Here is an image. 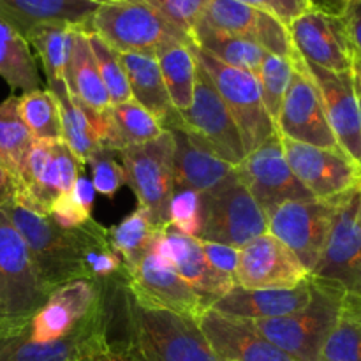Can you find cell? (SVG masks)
<instances>
[{
    "instance_id": "cell-4",
    "label": "cell",
    "mask_w": 361,
    "mask_h": 361,
    "mask_svg": "<svg viewBox=\"0 0 361 361\" xmlns=\"http://www.w3.org/2000/svg\"><path fill=\"white\" fill-rule=\"evenodd\" d=\"M88 30L97 34L116 53H154L166 46L194 42L166 21L147 0H116L102 4L92 16Z\"/></svg>"
},
{
    "instance_id": "cell-10",
    "label": "cell",
    "mask_w": 361,
    "mask_h": 361,
    "mask_svg": "<svg viewBox=\"0 0 361 361\" xmlns=\"http://www.w3.org/2000/svg\"><path fill=\"white\" fill-rule=\"evenodd\" d=\"M310 275L356 291L361 286V185L334 197V219L319 263Z\"/></svg>"
},
{
    "instance_id": "cell-45",
    "label": "cell",
    "mask_w": 361,
    "mask_h": 361,
    "mask_svg": "<svg viewBox=\"0 0 361 361\" xmlns=\"http://www.w3.org/2000/svg\"><path fill=\"white\" fill-rule=\"evenodd\" d=\"M238 2H243L254 9H259L270 16L277 18L286 27H289L303 13L312 9L309 0H238Z\"/></svg>"
},
{
    "instance_id": "cell-17",
    "label": "cell",
    "mask_w": 361,
    "mask_h": 361,
    "mask_svg": "<svg viewBox=\"0 0 361 361\" xmlns=\"http://www.w3.org/2000/svg\"><path fill=\"white\" fill-rule=\"evenodd\" d=\"M295 51L331 73H349L355 48L342 18L309 9L288 27Z\"/></svg>"
},
{
    "instance_id": "cell-5",
    "label": "cell",
    "mask_w": 361,
    "mask_h": 361,
    "mask_svg": "<svg viewBox=\"0 0 361 361\" xmlns=\"http://www.w3.org/2000/svg\"><path fill=\"white\" fill-rule=\"evenodd\" d=\"M48 298L23 238L0 212V331L27 328Z\"/></svg>"
},
{
    "instance_id": "cell-16",
    "label": "cell",
    "mask_w": 361,
    "mask_h": 361,
    "mask_svg": "<svg viewBox=\"0 0 361 361\" xmlns=\"http://www.w3.org/2000/svg\"><path fill=\"white\" fill-rule=\"evenodd\" d=\"M286 159L314 200H331L361 185V169L344 150H328L281 136Z\"/></svg>"
},
{
    "instance_id": "cell-44",
    "label": "cell",
    "mask_w": 361,
    "mask_h": 361,
    "mask_svg": "<svg viewBox=\"0 0 361 361\" xmlns=\"http://www.w3.org/2000/svg\"><path fill=\"white\" fill-rule=\"evenodd\" d=\"M88 164H92V185L95 192L113 197L122 183H126V171L118 159V152L101 148L92 155Z\"/></svg>"
},
{
    "instance_id": "cell-22",
    "label": "cell",
    "mask_w": 361,
    "mask_h": 361,
    "mask_svg": "<svg viewBox=\"0 0 361 361\" xmlns=\"http://www.w3.org/2000/svg\"><path fill=\"white\" fill-rule=\"evenodd\" d=\"M201 21L226 34L256 42L271 55L284 59H293L296 55L286 25L277 18L238 0H210Z\"/></svg>"
},
{
    "instance_id": "cell-12",
    "label": "cell",
    "mask_w": 361,
    "mask_h": 361,
    "mask_svg": "<svg viewBox=\"0 0 361 361\" xmlns=\"http://www.w3.org/2000/svg\"><path fill=\"white\" fill-rule=\"evenodd\" d=\"M291 60L295 63V73L289 81L281 113L275 122L279 134L303 145L338 150L341 147L328 123L319 90L307 69L305 60L298 53Z\"/></svg>"
},
{
    "instance_id": "cell-14",
    "label": "cell",
    "mask_w": 361,
    "mask_h": 361,
    "mask_svg": "<svg viewBox=\"0 0 361 361\" xmlns=\"http://www.w3.org/2000/svg\"><path fill=\"white\" fill-rule=\"evenodd\" d=\"M180 116L200 140H203L222 161L231 164L233 168L245 159L247 154L238 126L226 102L222 101L212 78L200 63L192 104L187 111L180 113Z\"/></svg>"
},
{
    "instance_id": "cell-19",
    "label": "cell",
    "mask_w": 361,
    "mask_h": 361,
    "mask_svg": "<svg viewBox=\"0 0 361 361\" xmlns=\"http://www.w3.org/2000/svg\"><path fill=\"white\" fill-rule=\"evenodd\" d=\"M150 252L171 267L187 284L212 303L236 286L235 279L212 268L201 250L200 240L176 231L173 226L155 231Z\"/></svg>"
},
{
    "instance_id": "cell-52",
    "label": "cell",
    "mask_w": 361,
    "mask_h": 361,
    "mask_svg": "<svg viewBox=\"0 0 361 361\" xmlns=\"http://www.w3.org/2000/svg\"><path fill=\"white\" fill-rule=\"evenodd\" d=\"M14 197V187L13 182H11L9 175L4 169L2 162H0V207L7 201H11Z\"/></svg>"
},
{
    "instance_id": "cell-36",
    "label": "cell",
    "mask_w": 361,
    "mask_h": 361,
    "mask_svg": "<svg viewBox=\"0 0 361 361\" xmlns=\"http://www.w3.org/2000/svg\"><path fill=\"white\" fill-rule=\"evenodd\" d=\"M321 361H361V307L345 291L341 314L321 351Z\"/></svg>"
},
{
    "instance_id": "cell-57",
    "label": "cell",
    "mask_w": 361,
    "mask_h": 361,
    "mask_svg": "<svg viewBox=\"0 0 361 361\" xmlns=\"http://www.w3.org/2000/svg\"><path fill=\"white\" fill-rule=\"evenodd\" d=\"M356 85V83H355ZM356 94H358V101H360V109H361V92L356 88ZM360 169H361V162H360Z\"/></svg>"
},
{
    "instance_id": "cell-2",
    "label": "cell",
    "mask_w": 361,
    "mask_h": 361,
    "mask_svg": "<svg viewBox=\"0 0 361 361\" xmlns=\"http://www.w3.org/2000/svg\"><path fill=\"white\" fill-rule=\"evenodd\" d=\"M310 302L300 312L252 321L261 335L296 361H321V351L341 314L345 288L309 275Z\"/></svg>"
},
{
    "instance_id": "cell-25",
    "label": "cell",
    "mask_w": 361,
    "mask_h": 361,
    "mask_svg": "<svg viewBox=\"0 0 361 361\" xmlns=\"http://www.w3.org/2000/svg\"><path fill=\"white\" fill-rule=\"evenodd\" d=\"M310 302L309 277L291 289H243L235 286L210 309L242 319H271L300 312Z\"/></svg>"
},
{
    "instance_id": "cell-13",
    "label": "cell",
    "mask_w": 361,
    "mask_h": 361,
    "mask_svg": "<svg viewBox=\"0 0 361 361\" xmlns=\"http://www.w3.org/2000/svg\"><path fill=\"white\" fill-rule=\"evenodd\" d=\"M235 171L264 214L286 201L314 200L289 168L279 130L247 154Z\"/></svg>"
},
{
    "instance_id": "cell-39",
    "label": "cell",
    "mask_w": 361,
    "mask_h": 361,
    "mask_svg": "<svg viewBox=\"0 0 361 361\" xmlns=\"http://www.w3.org/2000/svg\"><path fill=\"white\" fill-rule=\"evenodd\" d=\"M109 115L115 127L118 152L134 145L148 143L164 133L161 122L134 101L111 106Z\"/></svg>"
},
{
    "instance_id": "cell-35",
    "label": "cell",
    "mask_w": 361,
    "mask_h": 361,
    "mask_svg": "<svg viewBox=\"0 0 361 361\" xmlns=\"http://www.w3.org/2000/svg\"><path fill=\"white\" fill-rule=\"evenodd\" d=\"M74 28L78 27L49 23L37 27L28 35V44L35 49V53L41 59L48 87L66 83L63 73H66L71 44H73Z\"/></svg>"
},
{
    "instance_id": "cell-55",
    "label": "cell",
    "mask_w": 361,
    "mask_h": 361,
    "mask_svg": "<svg viewBox=\"0 0 361 361\" xmlns=\"http://www.w3.org/2000/svg\"><path fill=\"white\" fill-rule=\"evenodd\" d=\"M88 2H94V4H99V6H102V4H109V2H116V0H88Z\"/></svg>"
},
{
    "instance_id": "cell-24",
    "label": "cell",
    "mask_w": 361,
    "mask_h": 361,
    "mask_svg": "<svg viewBox=\"0 0 361 361\" xmlns=\"http://www.w3.org/2000/svg\"><path fill=\"white\" fill-rule=\"evenodd\" d=\"M101 298V284L90 279H76L49 295L28 324V341L37 344L59 341L69 334L74 324L87 316Z\"/></svg>"
},
{
    "instance_id": "cell-50",
    "label": "cell",
    "mask_w": 361,
    "mask_h": 361,
    "mask_svg": "<svg viewBox=\"0 0 361 361\" xmlns=\"http://www.w3.org/2000/svg\"><path fill=\"white\" fill-rule=\"evenodd\" d=\"M71 194H73L74 201H76L78 204H80L81 208H83L87 214H90L92 212V207H94V196H95V189L94 185H92L90 180L87 178L85 175L78 176L76 178V183H74L73 190H71Z\"/></svg>"
},
{
    "instance_id": "cell-32",
    "label": "cell",
    "mask_w": 361,
    "mask_h": 361,
    "mask_svg": "<svg viewBox=\"0 0 361 361\" xmlns=\"http://www.w3.org/2000/svg\"><path fill=\"white\" fill-rule=\"evenodd\" d=\"M190 44L176 42L157 51V62L161 67L162 80L168 90L169 101L175 111L183 113L190 108L196 87L197 62Z\"/></svg>"
},
{
    "instance_id": "cell-30",
    "label": "cell",
    "mask_w": 361,
    "mask_h": 361,
    "mask_svg": "<svg viewBox=\"0 0 361 361\" xmlns=\"http://www.w3.org/2000/svg\"><path fill=\"white\" fill-rule=\"evenodd\" d=\"M73 238L85 279L102 284L123 277L129 271L120 254L109 242V229L92 217L83 226L73 229Z\"/></svg>"
},
{
    "instance_id": "cell-29",
    "label": "cell",
    "mask_w": 361,
    "mask_h": 361,
    "mask_svg": "<svg viewBox=\"0 0 361 361\" xmlns=\"http://www.w3.org/2000/svg\"><path fill=\"white\" fill-rule=\"evenodd\" d=\"M120 62L129 80L133 101L143 106L159 122H164L175 113L161 67L154 53H118Z\"/></svg>"
},
{
    "instance_id": "cell-28",
    "label": "cell",
    "mask_w": 361,
    "mask_h": 361,
    "mask_svg": "<svg viewBox=\"0 0 361 361\" xmlns=\"http://www.w3.org/2000/svg\"><path fill=\"white\" fill-rule=\"evenodd\" d=\"M67 90L78 101L85 102L95 111H108L111 108L109 95L99 74L94 53L88 44L87 30L81 27L74 28L73 44H71L69 59H67L66 73Z\"/></svg>"
},
{
    "instance_id": "cell-31",
    "label": "cell",
    "mask_w": 361,
    "mask_h": 361,
    "mask_svg": "<svg viewBox=\"0 0 361 361\" xmlns=\"http://www.w3.org/2000/svg\"><path fill=\"white\" fill-rule=\"evenodd\" d=\"M32 145L34 137L21 120L18 97L9 95L0 102V162L13 182L14 190L21 182Z\"/></svg>"
},
{
    "instance_id": "cell-41",
    "label": "cell",
    "mask_w": 361,
    "mask_h": 361,
    "mask_svg": "<svg viewBox=\"0 0 361 361\" xmlns=\"http://www.w3.org/2000/svg\"><path fill=\"white\" fill-rule=\"evenodd\" d=\"M293 73H295V63L291 59L271 55V53H267L259 67L257 81H259L261 97H263L264 108L274 122H277L279 118Z\"/></svg>"
},
{
    "instance_id": "cell-15",
    "label": "cell",
    "mask_w": 361,
    "mask_h": 361,
    "mask_svg": "<svg viewBox=\"0 0 361 361\" xmlns=\"http://www.w3.org/2000/svg\"><path fill=\"white\" fill-rule=\"evenodd\" d=\"M127 288L136 303L145 309L169 310L194 321L212 307L210 300L201 296L171 267L152 252H148L134 270H129Z\"/></svg>"
},
{
    "instance_id": "cell-43",
    "label": "cell",
    "mask_w": 361,
    "mask_h": 361,
    "mask_svg": "<svg viewBox=\"0 0 361 361\" xmlns=\"http://www.w3.org/2000/svg\"><path fill=\"white\" fill-rule=\"evenodd\" d=\"M169 226L187 236L197 238L201 229V194L175 187L169 203Z\"/></svg>"
},
{
    "instance_id": "cell-1",
    "label": "cell",
    "mask_w": 361,
    "mask_h": 361,
    "mask_svg": "<svg viewBox=\"0 0 361 361\" xmlns=\"http://www.w3.org/2000/svg\"><path fill=\"white\" fill-rule=\"evenodd\" d=\"M127 277L101 284L115 355L123 361H219L197 321L141 307L127 288Z\"/></svg>"
},
{
    "instance_id": "cell-18",
    "label": "cell",
    "mask_w": 361,
    "mask_h": 361,
    "mask_svg": "<svg viewBox=\"0 0 361 361\" xmlns=\"http://www.w3.org/2000/svg\"><path fill=\"white\" fill-rule=\"evenodd\" d=\"M309 275L281 240L264 233L240 249L235 284L243 289H291Z\"/></svg>"
},
{
    "instance_id": "cell-51",
    "label": "cell",
    "mask_w": 361,
    "mask_h": 361,
    "mask_svg": "<svg viewBox=\"0 0 361 361\" xmlns=\"http://www.w3.org/2000/svg\"><path fill=\"white\" fill-rule=\"evenodd\" d=\"M353 0H309L310 7L316 11H321L324 14H330V16H338L342 18L348 11V7L351 6Z\"/></svg>"
},
{
    "instance_id": "cell-33",
    "label": "cell",
    "mask_w": 361,
    "mask_h": 361,
    "mask_svg": "<svg viewBox=\"0 0 361 361\" xmlns=\"http://www.w3.org/2000/svg\"><path fill=\"white\" fill-rule=\"evenodd\" d=\"M0 78L13 90L23 94L37 90L39 78L37 62L34 59L30 44L23 35L0 20Z\"/></svg>"
},
{
    "instance_id": "cell-54",
    "label": "cell",
    "mask_w": 361,
    "mask_h": 361,
    "mask_svg": "<svg viewBox=\"0 0 361 361\" xmlns=\"http://www.w3.org/2000/svg\"><path fill=\"white\" fill-rule=\"evenodd\" d=\"M85 361H123V360L120 358L118 355H115L113 351H108V353H102V355L94 356V358H88Z\"/></svg>"
},
{
    "instance_id": "cell-8",
    "label": "cell",
    "mask_w": 361,
    "mask_h": 361,
    "mask_svg": "<svg viewBox=\"0 0 361 361\" xmlns=\"http://www.w3.org/2000/svg\"><path fill=\"white\" fill-rule=\"evenodd\" d=\"M190 49L231 111L242 134L245 154L259 148L268 137L277 133V126L264 108L256 74L221 62L194 42Z\"/></svg>"
},
{
    "instance_id": "cell-26",
    "label": "cell",
    "mask_w": 361,
    "mask_h": 361,
    "mask_svg": "<svg viewBox=\"0 0 361 361\" xmlns=\"http://www.w3.org/2000/svg\"><path fill=\"white\" fill-rule=\"evenodd\" d=\"M97 7L88 0H0V20L28 39L35 28L49 23L88 30Z\"/></svg>"
},
{
    "instance_id": "cell-47",
    "label": "cell",
    "mask_w": 361,
    "mask_h": 361,
    "mask_svg": "<svg viewBox=\"0 0 361 361\" xmlns=\"http://www.w3.org/2000/svg\"><path fill=\"white\" fill-rule=\"evenodd\" d=\"M200 245L204 257H207V261L212 264V268H215V270L221 271V274L228 275V277L235 279V270L236 267H238L240 259L238 249L224 245V243L204 242V240H200Z\"/></svg>"
},
{
    "instance_id": "cell-37",
    "label": "cell",
    "mask_w": 361,
    "mask_h": 361,
    "mask_svg": "<svg viewBox=\"0 0 361 361\" xmlns=\"http://www.w3.org/2000/svg\"><path fill=\"white\" fill-rule=\"evenodd\" d=\"M154 235V224L145 208L141 207H137L118 226L109 228V242L129 270H134L141 263V259L150 252Z\"/></svg>"
},
{
    "instance_id": "cell-27",
    "label": "cell",
    "mask_w": 361,
    "mask_h": 361,
    "mask_svg": "<svg viewBox=\"0 0 361 361\" xmlns=\"http://www.w3.org/2000/svg\"><path fill=\"white\" fill-rule=\"evenodd\" d=\"M51 143L53 141H34L21 182L13 197L14 203L37 215H49L56 197L62 196Z\"/></svg>"
},
{
    "instance_id": "cell-20",
    "label": "cell",
    "mask_w": 361,
    "mask_h": 361,
    "mask_svg": "<svg viewBox=\"0 0 361 361\" xmlns=\"http://www.w3.org/2000/svg\"><path fill=\"white\" fill-rule=\"evenodd\" d=\"M161 126L171 134L173 145H175V152H173L175 187H183V189L204 194L224 182L235 171L231 164L222 161L203 140H200L187 127L178 111L173 113Z\"/></svg>"
},
{
    "instance_id": "cell-46",
    "label": "cell",
    "mask_w": 361,
    "mask_h": 361,
    "mask_svg": "<svg viewBox=\"0 0 361 361\" xmlns=\"http://www.w3.org/2000/svg\"><path fill=\"white\" fill-rule=\"evenodd\" d=\"M49 219L62 229H76L90 219V214H87L69 192L56 197L49 210Z\"/></svg>"
},
{
    "instance_id": "cell-42",
    "label": "cell",
    "mask_w": 361,
    "mask_h": 361,
    "mask_svg": "<svg viewBox=\"0 0 361 361\" xmlns=\"http://www.w3.org/2000/svg\"><path fill=\"white\" fill-rule=\"evenodd\" d=\"M166 21L192 39L194 30L204 18L210 0H147Z\"/></svg>"
},
{
    "instance_id": "cell-3",
    "label": "cell",
    "mask_w": 361,
    "mask_h": 361,
    "mask_svg": "<svg viewBox=\"0 0 361 361\" xmlns=\"http://www.w3.org/2000/svg\"><path fill=\"white\" fill-rule=\"evenodd\" d=\"M0 212L9 219L27 245L32 264L46 295H51L63 284L85 279L83 267L74 245L73 229H62L49 219L37 215L14 203H4Z\"/></svg>"
},
{
    "instance_id": "cell-48",
    "label": "cell",
    "mask_w": 361,
    "mask_h": 361,
    "mask_svg": "<svg viewBox=\"0 0 361 361\" xmlns=\"http://www.w3.org/2000/svg\"><path fill=\"white\" fill-rule=\"evenodd\" d=\"M53 157L56 161V168H59V178H60V190L62 194H69L73 190L74 183L78 178V161L67 145L63 141H53Z\"/></svg>"
},
{
    "instance_id": "cell-38",
    "label": "cell",
    "mask_w": 361,
    "mask_h": 361,
    "mask_svg": "<svg viewBox=\"0 0 361 361\" xmlns=\"http://www.w3.org/2000/svg\"><path fill=\"white\" fill-rule=\"evenodd\" d=\"M18 109L34 141H62L59 104L51 92H27L18 97Z\"/></svg>"
},
{
    "instance_id": "cell-23",
    "label": "cell",
    "mask_w": 361,
    "mask_h": 361,
    "mask_svg": "<svg viewBox=\"0 0 361 361\" xmlns=\"http://www.w3.org/2000/svg\"><path fill=\"white\" fill-rule=\"evenodd\" d=\"M197 324L219 361H296L267 341L250 319L208 309Z\"/></svg>"
},
{
    "instance_id": "cell-7",
    "label": "cell",
    "mask_w": 361,
    "mask_h": 361,
    "mask_svg": "<svg viewBox=\"0 0 361 361\" xmlns=\"http://www.w3.org/2000/svg\"><path fill=\"white\" fill-rule=\"evenodd\" d=\"M173 137L168 130L155 140L118 152L126 171V183L137 196V207L145 208L155 231L169 226V203L175 190Z\"/></svg>"
},
{
    "instance_id": "cell-53",
    "label": "cell",
    "mask_w": 361,
    "mask_h": 361,
    "mask_svg": "<svg viewBox=\"0 0 361 361\" xmlns=\"http://www.w3.org/2000/svg\"><path fill=\"white\" fill-rule=\"evenodd\" d=\"M353 76H355V83H356V88L361 92V53H358L355 49V53H353Z\"/></svg>"
},
{
    "instance_id": "cell-56",
    "label": "cell",
    "mask_w": 361,
    "mask_h": 361,
    "mask_svg": "<svg viewBox=\"0 0 361 361\" xmlns=\"http://www.w3.org/2000/svg\"><path fill=\"white\" fill-rule=\"evenodd\" d=\"M356 295V298H358V302H360V305H361V286L358 289H356V291H353Z\"/></svg>"
},
{
    "instance_id": "cell-6",
    "label": "cell",
    "mask_w": 361,
    "mask_h": 361,
    "mask_svg": "<svg viewBox=\"0 0 361 361\" xmlns=\"http://www.w3.org/2000/svg\"><path fill=\"white\" fill-rule=\"evenodd\" d=\"M268 233V217L236 171L201 194V229L197 238L243 249Z\"/></svg>"
},
{
    "instance_id": "cell-49",
    "label": "cell",
    "mask_w": 361,
    "mask_h": 361,
    "mask_svg": "<svg viewBox=\"0 0 361 361\" xmlns=\"http://www.w3.org/2000/svg\"><path fill=\"white\" fill-rule=\"evenodd\" d=\"M342 20H344L345 28H348L353 48L361 53V0H353Z\"/></svg>"
},
{
    "instance_id": "cell-11",
    "label": "cell",
    "mask_w": 361,
    "mask_h": 361,
    "mask_svg": "<svg viewBox=\"0 0 361 361\" xmlns=\"http://www.w3.org/2000/svg\"><path fill=\"white\" fill-rule=\"evenodd\" d=\"M268 233L281 240L309 274L319 263L334 219L331 200L286 201L267 212Z\"/></svg>"
},
{
    "instance_id": "cell-9",
    "label": "cell",
    "mask_w": 361,
    "mask_h": 361,
    "mask_svg": "<svg viewBox=\"0 0 361 361\" xmlns=\"http://www.w3.org/2000/svg\"><path fill=\"white\" fill-rule=\"evenodd\" d=\"M27 331L28 326L16 331H0V361H85L111 351L102 288L97 305L59 341L37 344L28 341Z\"/></svg>"
},
{
    "instance_id": "cell-34",
    "label": "cell",
    "mask_w": 361,
    "mask_h": 361,
    "mask_svg": "<svg viewBox=\"0 0 361 361\" xmlns=\"http://www.w3.org/2000/svg\"><path fill=\"white\" fill-rule=\"evenodd\" d=\"M192 41L194 44H197L201 49L208 51L221 62L228 63L231 67L249 71L256 76L268 53L261 46H257L256 42L226 34V32L210 27L204 21H200V25L196 27L192 34Z\"/></svg>"
},
{
    "instance_id": "cell-21",
    "label": "cell",
    "mask_w": 361,
    "mask_h": 361,
    "mask_svg": "<svg viewBox=\"0 0 361 361\" xmlns=\"http://www.w3.org/2000/svg\"><path fill=\"white\" fill-rule=\"evenodd\" d=\"M305 66L312 80L316 81L328 123L334 130L338 147L360 166L361 109L353 71L331 73L309 62H305Z\"/></svg>"
},
{
    "instance_id": "cell-40",
    "label": "cell",
    "mask_w": 361,
    "mask_h": 361,
    "mask_svg": "<svg viewBox=\"0 0 361 361\" xmlns=\"http://www.w3.org/2000/svg\"><path fill=\"white\" fill-rule=\"evenodd\" d=\"M87 35L88 44H90L92 53H94L95 63H97L99 74H101L106 92H108L111 106L133 101L129 80H127V74L123 71L122 62H120L118 53L111 46L106 44L94 32L87 30Z\"/></svg>"
}]
</instances>
